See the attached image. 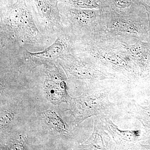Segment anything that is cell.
Wrapping results in <instances>:
<instances>
[{
	"mask_svg": "<svg viewBox=\"0 0 150 150\" xmlns=\"http://www.w3.org/2000/svg\"><path fill=\"white\" fill-rule=\"evenodd\" d=\"M32 4L28 0H10L1 6V51H42L56 40L38 27Z\"/></svg>",
	"mask_w": 150,
	"mask_h": 150,
	"instance_id": "6da1fadb",
	"label": "cell"
},
{
	"mask_svg": "<svg viewBox=\"0 0 150 150\" xmlns=\"http://www.w3.org/2000/svg\"><path fill=\"white\" fill-rule=\"evenodd\" d=\"M38 27L47 35L56 37L64 29L58 0H32Z\"/></svg>",
	"mask_w": 150,
	"mask_h": 150,
	"instance_id": "7a4b0ae2",
	"label": "cell"
},
{
	"mask_svg": "<svg viewBox=\"0 0 150 150\" xmlns=\"http://www.w3.org/2000/svg\"><path fill=\"white\" fill-rule=\"evenodd\" d=\"M48 78L45 83L48 98L52 103L58 105L66 101L67 96L65 83L58 68L53 63L47 64Z\"/></svg>",
	"mask_w": 150,
	"mask_h": 150,
	"instance_id": "3957f363",
	"label": "cell"
},
{
	"mask_svg": "<svg viewBox=\"0 0 150 150\" xmlns=\"http://www.w3.org/2000/svg\"><path fill=\"white\" fill-rule=\"evenodd\" d=\"M45 115H46L48 123L51 125L52 128H54L62 134H66L67 132L66 126L61 118H59L56 113L48 110L45 113Z\"/></svg>",
	"mask_w": 150,
	"mask_h": 150,
	"instance_id": "277c9868",
	"label": "cell"
},
{
	"mask_svg": "<svg viewBox=\"0 0 150 150\" xmlns=\"http://www.w3.org/2000/svg\"><path fill=\"white\" fill-rule=\"evenodd\" d=\"M13 118V114L8 111H1V127L6 126L9 124Z\"/></svg>",
	"mask_w": 150,
	"mask_h": 150,
	"instance_id": "5b68a950",
	"label": "cell"
},
{
	"mask_svg": "<svg viewBox=\"0 0 150 150\" xmlns=\"http://www.w3.org/2000/svg\"><path fill=\"white\" fill-rule=\"evenodd\" d=\"M141 109V119L146 126L150 128V106L142 107Z\"/></svg>",
	"mask_w": 150,
	"mask_h": 150,
	"instance_id": "8992f818",
	"label": "cell"
},
{
	"mask_svg": "<svg viewBox=\"0 0 150 150\" xmlns=\"http://www.w3.org/2000/svg\"><path fill=\"white\" fill-rule=\"evenodd\" d=\"M144 6L145 7L147 12L148 18L149 21V39L150 40V6L146 4H144Z\"/></svg>",
	"mask_w": 150,
	"mask_h": 150,
	"instance_id": "52a82bcc",
	"label": "cell"
},
{
	"mask_svg": "<svg viewBox=\"0 0 150 150\" xmlns=\"http://www.w3.org/2000/svg\"><path fill=\"white\" fill-rule=\"evenodd\" d=\"M9 0H1V5H2L4 4L7 2Z\"/></svg>",
	"mask_w": 150,
	"mask_h": 150,
	"instance_id": "ba28073f",
	"label": "cell"
}]
</instances>
